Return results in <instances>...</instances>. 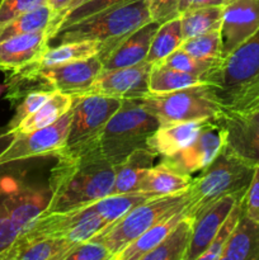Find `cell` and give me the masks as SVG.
<instances>
[{
	"label": "cell",
	"mask_w": 259,
	"mask_h": 260,
	"mask_svg": "<svg viewBox=\"0 0 259 260\" xmlns=\"http://www.w3.org/2000/svg\"><path fill=\"white\" fill-rule=\"evenodd\" d=\"M245 193L241 192L220 198L193 218L192 240L185 260H198L201 254L205 253L217 230L231 212L234 205L238 202V200L243 198Z\"/></svg>",
	"instance_id": "17"
},
{
	"label": "cell",
	"mask_w": 259,
	"mask_h": 260,
	"mask_svg": "<svg viewBox=\"0 0 259 260\" xmlns=\"http://www.w3.org/2000/svg\"><path fill=\"white\" fill-rule=\"evenodd\" d=\"M192 180V177L178 174L159 162L156 167L150 168L145 173L137 190L151 193L155 197L178 194L185 192L189 188Z\"/></svg>",
	"instance_id": "26"
},
{
	"label": "cell",
	"mask_w": 259,
	"mask_h": 260,
	"mask_svg": "<svg viewBox=\"0 0 259 260\" xmlns=\"http://www.w3.org/2000/svg\"><path fill=\"white\" fill-rule=\"evenodd\" d=\"M50 29L13 36L0 41V70L15 73L35 63L50 45Z\"/></svg>",
	"instance_id": "16"
},
{
	"label": "cell",
	"mask_w": 259,
	"mask_h": 260,
	"mask_svg": "<svg viewBox=\"0 0 259 260\" xmlns=\"http://www.w3.org/2000/svg\"><path fill=\"white\" fill-rule=\"evenodd\" d=\"M193 233V218L185 215L167 238L142 260H185Z\"/></svg>",
	"instance_id": "27"
},
{
	"label": "cell",
	"mask_w": 259,
	"mask_h": 260,
	"mask_svg": "<svg viewBox=\"0 0 259 260\" xmlns=\"http://www.w3.org/2000/svg\"><path fill=\"white\" fill-rule=\"evenodd\" d=\"M159 63L160 65L167 66V68L174 69V70H179L183 71V73L192 74V75L202 78L205 74H207L208 71L215 69L220 62H216V61L198 60V58L193 57L189 53L183 51L182 48H178V50H175L174 52L170 53L168 57H165L164 60Z\"/></svg>",
	"instance_id": "35"
},
{
	"label": "cell",
	"mask_w": 259,
	"mask_h": 260,
	"mask_svg": "<svg viewBox=\"0 0 259 260\" xmlns=\"http://www.w3.org/2000/svg\"><path fill=\"white\" fill-rule=\"evenodd\" d=\"M208 122L211 121L174 122L160 124L147 140V149L160 157L175 154L189 146Z\"/></svg>",
	"instance_id": "20"
},
{
	"label": "cell",
	"mask_w": 259,
	"mask_h": 260,
	"mask_svg": "<svg viewBox=\"0 0 259 260\" xmlns=\"http://www.w3.org/2000/svg\"><path fill=\"white\" fill-rule=\"evenodd\" d=\"M73 246L63 239L20 234L12 246L0 254V260H65Z\"/></svg>",
	"instance_id": "19"
},
{
	"label": "cell",
	"mask_w": 259,
	"mask_h": 260,
	"mask_svg": "<svg viewBox=\"0 0 259 260\" xmlns=\"http://www.w3.org/2000/svg\"><path fill=\"white\" fill-rule=\"evenodd\" d=\"M159 25V23L150 22L132 32L102 60V71L128 68L144 62Z\"/></svg>",
	"instance_id": "18"
},
{
	"label": "cell",
	"mask_w": 259,
	"mask_h": 260,
	"mask_svg": "<svg viewBox=\"0 0 259 260\" xmlns=\"http://www.w3.org/2000/svg\"><path fill=\"white\" fill-rule=\"evenodd\" d=\"M134 2V0H86L85 3H83L81 5H79L78 8H75L74 10H71L70 13L62 17V19L57 23V25L55 27V32L53 36L58 32L62 28H66L68 25L73 24V23L79 22V20L84 19L86 17H90V15L95 14V13L102 12L104 9H108L111 7H116V5H122L126 4V3ZM52 36V37H53ZM52 41V38H51Z\"/></svg>",
	"instance_id": "36"
},
{
	"label": "cell",
	"mask_w": 259,
	"mask_h": 260,
	"mask_svg": "<svg viewBox=\"0 0 259 260\" xmlns=\"http://www.w3.org/2000/svg\"><path fill=\"white\" fill-rule=\"evenodd\" d=\"M22 234L20 229L15 225L4 200L2 183H0V254L4 253Z\"/></svg>",
	"instance_id": "38"
},
{
	"label": "cell",
	"mask_w": 259,
	"mask_h": 260,
	"mask_svg": "<svg viewBox=\"0 0 259 260\" xmlns=\"http://www.w3.org/2000/svg\"><path fill=\"white\" fill-rule=\"evenodd\" d=\"M244 213L259 223V167L254 169L251 182L244 196Z\"/></svg>",
	"instance_id": "42"
},
{
	"label": "cell",
	"mask_w": 259,
	"mask_h": 260,
	"mask_svg": "<svg viewBox=\"0 0 259 260\" xmlns=\"http://www.w3.org/2000/svg\"><path fill=\"white\" fill-rule=\"evenodd\" d=\"M254 169L223 146L213 161L190 183L188 188L189 205L185 208L187 215L195 218L220 198L246 192Z\"/></svg>",
	"instance_id": "5"
},
{
	"label": "cell",
	"mask_w": 259,
	"mask_h": 260,
	"mask_svg": "<svg viewBox=\"0 0 259 260\" xmlns=\"http://www.w3.org/2000/svg\"><path fill=\"white\" fill-rule=\"evenodd\" d=\"M56 20H57V14L47 4H45L19 15L12 22L8 23L7 25L0 28V41L7 40L13 36L33 33L43 29H50L51 35V30H52Z\"/></svg>",
	"instance_id": "28"
},
{
	"label": "cell",
	"mask_w": 259,
	"mask_h": 260,
	"mask_svg": "<svg viewBox=\"0 0 259 260\" xmlns=\"http://www.w3.org/2000/svg\"><path fill=\"white\" fill-rule=\"evenodd\" d=\"M225 145L223 128L216 121H211L203 127L197 139L180 151L161 157L160 164L182 175L192 177L202 172L213 161Z\"/></svg>",
	"instance_id": "12"
},
{
	"label": "cell",
	"mask_w": 259,
	"mask_h": 260,
	"mask_svg": "<svg viewBox=\"0 0 259 260\" xmlns=\"http://www.w3.org/2000/svg\"><path fill=\"white\" fill-rule=\"evenodd\" d=\"M216 122L223 128V146L250 167H259V108L222 111Z\"/></svg>",
	"instance_id": "11"
},
{
	"label": "cell",
	"mask_w": 259,
	"mask_h": 260,
	"mask_svg": "<svg viewBox=\"0 0 259 260\" xmlns=\"http://www.w3.org/2000/svg\"><path fill=\"white\" fill-rule=\"evenodd\" d=\"M183 42L179 17L159 25L150 45L146 60L151 65L159 63L180 47Z\"/></svg>",
	"instance_id": "32"
},
{
	"label": "cell",
	"mask_w": 259,
	"mask_h": 260,
	"mask_svg": "<svg viewBox=\"0 0 259 260\" xmlns=\"http://www.w3.org/2000/svg\"><path fill=\"white\" fill-rule=\"evenodd\" d=\"M185 215H187V212H185V210H183L157 222L156 225H154L149 230L145 231L142 235H140L136 240L132 241L118 255H116L113 260H142L147 253L156 248L167 238L168 234L180 222V220Z\"/></svg>",
	"instance_id": "25"
},
{
	"label": "cell",
	"mask_w": 259,
	"mask_h": 260,
	"mask_svg": "<svg viewBox=\"0 0 259 260\" xmlns=\"http://www.w3.org/2000/svg\"><path fill=\"white\" fill-rule=\"evenodd\" d=\"M73 104L74 96L71 94L55 91L51 95V98L47 99L35 113L23 119L14 129L5 131L0 136V139L20 136V135L29 134V132L36 131V129L50 126V124L55 123L57 119H60L63 114L68 113L73 108Z\"/></svg>",
	"instance_id": "21"
},
{
	"label": "cell",
	"mask_w": 259,
	"mask_h": 260,
	"mask_svg": "<svg viewBox=\"0 0 259 260\" xmlns=\"http://www.w3.org/2000/svg\"><path fill=\"white\" fill-rule=\"evenodd\" d=\"M201 84L207 83L200 76L174 70L160 63L152 65L149 76L150 94H165Z\"/></svg>",
	"instance_id": "31"
},
{
	"label": "cell",
	"mask_w": 259,
	"mask_h": 260,
	"mask_svg": "<svg viewBox=\"0 0 259 260\" xmlns=\"http://www.w3.org/2000/svg\"><path fill=\"white\" fill-rule=\"evenodd\" d=\"M47 4V0H0V28L19 15Z\"/></svg>",
	"instance_id": "39"
},
{
	"label": "cell",
	"mask_w": 259,
	"mask_h": 260,
	"mask_svg": "<svg viewBox=\"0 0 259 260\" xmlns=\"http://www.w3.org/2000/svg\"><path fill=\"white\" fill-rule=\"evenodd\" d=\"M152 22L163 23L179 17V0H146Z\"/></svg>",
	"instance_id": "41"
},
{
	"label": "cell",
	"mask_w": 259,
	"mask_h": 260,
	"mask_svg": "<svg viewBox=\"0 0 259 260\" xmlns=\"http://www.w3.org/2000/svg\"><path fill=\"white\" fill-rule=\"evenodd\" d=\"M101 42L96 41H78V42L58 43L56 47L46 48L40 58L32 63V68H48V66L61 65V63L73 62V61L88 60V58L101 56ZM28 68V66H27Z\"/></svg>",
	"instance_id": "24"
},
{
	"label": "cell",
	"mask_w": 259,
	"mask_h": 260,
	"mask_svg": "<svg viewBox=\"0 0 259 260\" xmlns=\"http://www.w3.org/2000/svg\"><path fill=\"white\" fill-rule=\"evenodd\" d=\"M243 212L244 197L238 200V202L234 205L233 210H231V212L229 213L226 220L222 222L221 228L217 230L213 240L211 241V244L208 245V248L206 249L205 253L201 254L198 260H220L221 254H222L228 241L230 240L231 235H233L234 230H235L236 225H238Z\"/></svg>",
	"instance_id": "34"
},
{
	"label": "cell",
	"mask_w": 259,
	"mask_h": 260,
	"mask_svg": "<svg viewBox=\"0 0 259 260\" xmlns=\"http://www.w3.org/2000/svg\"><path fill=\"white\" fill-rule=\"evenodd\" d=\"M5 90H7V84H0V95H2Z\"/></svg>",
	"instance_id": "45"
},
{
	"label": "cell",
	"mask_w": 259,
	"mask_h": 260,
	"mask_svg": "<svg viewBox=\"0 0 259 260\" xmlns=\"http://www.w3.org/2000/svg\"><path fill=\"white\" fill-rule=\"evenodd\" d=\"M156 155L149 149H139L114 167V185L111 194L137 190L145 173L154 167Z\"/></svg>",
	"instance_id": "23"
},
{
	"label": "cell",
	"mask_w": 259,
	"mask_h": 260,
	"mask_svg": "<svg viewBox=\"0 0 259 260\" xmlns=\"http://www.w3.org/2000/svg\"><path fill=\"white\" fill-rule=\"evenodd\" d=\"M223 111L259 108V32L202 76Z\"/></svg>",
	"instance_id": "2"
},
{
	"label": "cell",
	"mask_w": 259,
	"mask_h": 260,
	"mask_svg": "<svg viewBox=\"0 0 259 260\" xmlns=\"http://www.w3.org/2000/svg\"><path fill=\"white\" fill-rule=\"evenodd\" d=\"M160 122L142 107L140 99H122L98 139L99 149L114 167L139 149H147V140Z\"/></svg>",
	"instance_id": "4"
},
{
	"label": "cell",
	"mask_w": 259,
	"mask_h": 260,
	"mask_svg": "<svg viewBox=\"0 0 259 260\" xmlns=\"http://www.w3.org/2000/svg\"><path fill=\"white\" fill-rule=\"evenodd\" d=\"M221 32L205 33V35L196 36V37L187 38L182 42L179 48L189 53L193 57L203 61H221Z\"/></svg>",
	"instance_id": "33"
},
{
	"label": "cell",
	"mask_w": 259,
	"mask_h": 260,
	"mask_svg": "<svg viewBox=\"0 0 259 260\" xmlns=\"http://www.w3.org/2000/svg\"><path fill=\"white\" fill-rule=\"evenodd\" d=\"M108 225L109 223L102 218L90 205L66 212L41 215L22 234L28 236L63 239L76 245L95 238Z\"/></svg>",
	"instance_id": "9"
},
{
	"label": "cell",
	"mask_w": 259,
	"mask_h": 260,
	"mask_svg": "<svg viewBox=\"0 0 259 260\" xmlns=\"http://www.w3.org/2000/svg\"><path fill=\"white\" fill-rule=\"evenodd\" d=\"M220 260H259V223L243 212Z\"/></svg>",
	"instance_id": "22"
},
{
	"label": "cell",
	"mask_w": 259,
	"mask_h": 260,
	"mask_svg": "<svg viewBox=\"0 0 259 260\" xmlns=\"http://www.w3.org/2000/svg\"><path fill=\"white\" fill-rule=\"evenodd\" d=\"M85 2L86 0H47L48 7L57 14V20H56L55 25H53L52 30H51V38H52L53 32H55V27L62 19V17H65L68 13H70L71 10H74Z\"/></svg>",
	"instance_id": "43"
},
{
	"label": "cell",
	"mask_w": 259,
	"mask_h": 260,
	"mask_svg": "<svg viewBox=\"0 0 259 260\" xmlns=\"http://www.w3.org/2000/svg\"><path fill=\"white\" fill-rule=\"evenodd\" d=\"M71 116L73 108L50 126L12 137L9 145L0 151V167L33 157L56 156L65 147Z\"/></svg>",
	"instance_id": "10"
},
{
	"label": "cell",
	"mask_w": 259,
	"mask_h": 260,
	"mask_svg": "<svg viewBox=\"0 0 259 260\" xmlns=\"http://www.w3.org/2000/svg\"><path fill=\"white\" fill-rule=\"evenodd\" d=\"M48 179L50 201L45 213L86 207L111 194L114 165L104 157L98 141L56 155Z\"/></svg>",
	"instance_id": "1"
},
{
	"label": "cell",
	"mask_w": 259,
	"mask_h": 260,
	"mask_svg": "<svg viewBox=\"0 0 259 260\" xmlns=\"http://www.w3.org/2000/svg\"><path fill=\"white\" fill-rule=\"evenodd\" d=\"M154 197L155 196L151 193L140 192V190L118 193V194H108L93 203L91 207L102 218H104L111 225V223L116 222L117 220L123 217L132 208Z\"/></svg>",
	"instance_id": "30"
},
{
	"label": "cell",
	"mask_w": 259,
	"mask_h": 260,
	"mask_svg": "<svg viewBox=\"0 0 259 260\" xmlns=\"http://www.w3.org/2000/svg\"><path fill=\"white\" fill-rule=\"evenodd\" d=\"M152 22L147 9L146 0H134L122 5L86 17L58 30L52 41L58 43L96 41L103 48L101 61L114 50L122 41L142 25Z\"/></svg>",
	"instance_id": "3"
},
{
	"label": "cell",
	"mask_w": 259,
	"mask_h": 260,
	"mask_svg": "<svg viewBox=\"0 0 259 260\" xmlns=\"http://www.w3.org/2000/svg\"><path fill=\"white\" fill-rule=\"evenodd\" d=\"M151 68V63L144 61L128 68L101 71L94 83L81 94H101L116 99H141L150 94Z\"/></svg>",
	"instance_id": "13"
},
{
	"label": "cell",
	"mask_w": 259,
	"mask_h": 260,
	"mask_svg": "<svg viewBox=\"0 0 259 260\" xmlns=\"http://www.w3.org/2000/svg\"><path fill=\"white\" fill-rule=\"evenodd\" d=\"M140 102L146 111L159 119L160 124L216 121L223 111L210 84H201L165 94H149Z\"/></svg>",
	"instance_id": "7"
},
{
	"label": "cell",
	"mask_w": 259,
	"mask_h": 260,
	"mask_svg": "<svg viewBox=\"0 0 259 260\" xmlns=\"http://www.w3.org/2000/svg\"><path fill=\"white\" fill-rule=\"evenodd\" d=\"M234 0H179V15L187 10L208 7H226Z\"/></svg>",
	"instance_id": "44"
},
{
	"label": "cell",
	"mask_w": 259,
	"mask_h": 260,
	"mask_svg": "<svg viewBox=\"0 0 259 260\" xmlns=\"http://www.w3.org/2000/svg\"><path fill=\"white\" fill-rule=\"evenodd\" d=\"M225 7H208L187 10L179 15L183 41L221 29Z\"/></svg>",
	"instance_id": "29"
},
{
	"label": "cell",
	"mask_w": 259,
	"mask_h": 260,
	"mask_svg": "<svg viewBox=\"0 0 259 260\" xmlns=\"http://www.w3.org/2000/svg\"><path fill=\"white\" fill-rule=\"evenodd\" d=\"M0 182L8 210L15 225L23 233L46 211L51 196L50 189L25 185L13 178H4Z\"/></svg>",
	"instance_id": "15"
},
{
	"label": "cell",
	"mask_w": 259,
	"mask_h": 260,
	"mask_svg": "<svg viewBox=\"0 0 259 260\" xmlns=\"http://www.w3.org/2000/svg\"><path fill=\"white\" fill-rule=\"evenodd\" d=\"M73 96L70 128L65 147L61 151L78 149L98 141L106 124L122 104V99L101 94H79Z\"/></svg>",
	"instance_id": "8"
},
{
	"label": "cell",
	"mask_w": 259,
	"mask_h": 260,
	"mask_svg": "<svg viewBox=\"0 0 259 260\" xmlns=\"http://www.w3.org/2000/svg\"><path fill=\"white\" fill-rule=\"evenodd\" d=\"M188 205H189L188 189L178 194L150 198L132 208L116 222L107 226L91 240L101 241L102 244H104L113 260L116 255H118L124 248H127L145 231L164 218L185 210Z\"/></svg>",
	"instance_id": "6"
},
{
	"label": "cell",
	"mask_w": 259,
	"mask_h": 260,
	"mask_svg": "<svg viewBox=\"0 0 259 260\" xmlns=\"http://www.w3.org/2000/svg\"><path fill=\"white\" fill-rule=\"evenodd\" d=\"M53 93L55 91L48 90V89H36V90H30L29 93L25 94L15 106V113L8 123L7 131L14 129L23 119L35 113L47 99L51 98Z\"/></svg>",
	"instance_id": "37"
},
{
	"label": "cell",
	"mask_w": 259,
	"mask_h": 260,
	"mask_svg": "<svg viewBox=\"0 0 259 260\" xmlns=\"http://www.w3.org/2000/svg\"><path fill=\"white\" fill-rule=\"evenodd\" d=\"M221 60L259 32V0H234L223 8Z\"/></svg>",
	"instance_id": "14"
},
{
	"label": "cell",
	"mask_w": 259,
	"mask_h": 260,
	"mask_svg": "<svg viewBox=\"0 0 259 260\" xmlns=\"http://www.w3.org/2000/svg\"><path fill=\"white\" fill-rule=\"evenodd\" d=\"M65 260H112V255L101 241L88 240L73 246Z\"/></svg>",
	"instance_id": "40"
}]
</instances>
